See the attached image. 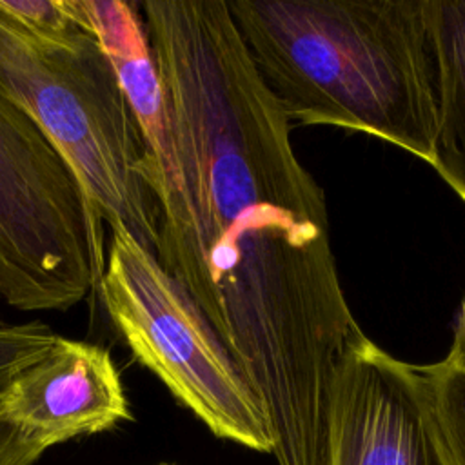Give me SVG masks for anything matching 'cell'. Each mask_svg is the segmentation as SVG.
<instances>
[{"mask_svg": "<svg viewBox=\"0 0 465 465\" xmlns=\"http://www.w3.org/2000/svg\"><path fill=\"white\" fill-rule=\"evenodd\" d=\"M438 134L430 167L465 203V0H430Z\"/></svg>", "mask_w": 465, "mask_h": 465, "instance_id": "9", "label": "cell"}, {"mask_svg": "<svg viewBox=\"0 0 465 465\" xmlns=\"http://www.w3.org/2000/svg\"><path fill=\"white\" fill-rule=\"evenodd\" d=\"M0 420L49 447L131 420L111 352L56 334L51 349L0 392Z\"/></svg>", "mask_w": 465, "mask_h": 465, "instance_id": "7", "label": "cell"}, {"mask_svg": "<svg viewBox=\"0 0 465 465\" xmlns=\"http://www.w3.org/2000/svg\"><path fill=\"white\" fill-rule=\"evenodd\" d=\"M0 11L15 22L44 35H64L82 27L71 0H0Z\"/></svg>", "mask_w": 465, "mask_h": 465, "instance_id": "12", "label": "cell"}, {"mask_svg": "<svg viewBox=\"0 0 465 465\" xmlns=\"http://www.w3.org/2000/svg\"><path fill=\"white\" fill-rule=\"evenodd\" d=\"M289 120L363 133L432 163L430 0H227Z\"/></svg>", "mask_w": 465, "mask_h": 465, "instance_id": "2", "label": "cell"}, {"mask_svg": "<svg viewBox=\"0 0 465 465\" xmlns=\"http://www.w3.org/2000/svg\"><path fill=\"white\" fill-rule=\"evenodd\" d=\"M105 263L82 189L38 125L0 94V302L20 312L69 311Z\"/></svg>", "mask_w": 465, "mask_h": 465, "instance_id": "5", "label": "cell"}, {"mask_svg": "<svg viewBox=\"0 0 465 465\" xmlns=\"http://www.w3.org/2000/svg\"><path fill=\"white\" fill-rule=\"evenodd\" d=\"M104 309L133 358L214 436L272 450L263 407L187 291L125 225L109 227L96 282Z\"/></svg>", "mask_w": 465, "mask_h": 465, "instance_id": "4", "label": "cell"}, {"mask_svg": "<svg viewBox=\"0 0 465 465\" xmlns=\"http://www.w3.org/2000/svg\"><path fill=\"white\" fill-rule=\"evenodd\" d=\"M47 449V443L22 434L0 420V465H33Z\"/></svg>", "mask_w": 465, "mask_h": 465, "instance_id": "13", "label": "cell"}, {"mask_svg": "<svg viewBox=\"0 0 465 465\" xmlns=\"http://www.w3.org/2000/svg\"><path fill=\"white\" fill-rule=\"evenodd\" d=\"M71 5L78 24L98 40L131 107L158 200L171 182L173 147L165 87L142 13L122 0H71Z\"/></svg>", "mask_w": 465, "mask_h": 465, "instance_id": "8", "label": "cell"}, {"mask_svg": "<svg viewBox=\"0 0 465 465\" xmlns=\"http://www.w3.org/2000/svg\"><path fill=\"white\" fill-rule=\"evenodd\" d=\"M0 94L20 107L73 171L93 225L122 223L147 249L158 236L145 145L98 40L84 27L36 33L0 11Z\"/></svg>", "mask_w": 465, "mask_h": 465, "instance_id": "3", "label": "cell"}, {"mask_svg": "<svg viewBox=\"0 0 465 465\" xmlns=\"http://www.w3.org/2000/svg\"><path fill=\"white\" fill-rule=\"evenodd\" d=\"M0 323H2V312H0Z\"/></svg>", "mask_w": 465, "mask_h": 465, "instance_id": "15", "label": "cell"}, {"mask_svg": "<svg viewBox=\"0 0 465 465\" xmlns=\"http://www.w3.org/2000/svg\"><path fill=\"white\" fill-rule=\"evenodd\" d=\"M56 332L44 322L0 323V392L20 371L47 354Z\"/></svg>", "mask_w": 465, "mask_h": 465, "instance_id": "11", "label": "cell"}, {"mask_svg": "<svg viewBox=\"0 0 465 465\" xmlns=\"http://www.w3.org/2000/svg\"><path fill=\"white\" fill-rule=\"evenodd\" d=\"M450 351L465 361V294L461 298V303H460V309H458V314H456Z\"/></svg>", "mask_w": 465, "mask_h": 465, "instance_id": "14", "label": "cell"}, {"mask_svg": "<svg viewBox=\"0 0 465 465\" xmlns=\"http://www.w3.org/2000/svg\"><path fill=\"white\" fill-rule=\"evenodd\" d=\"M327 465H452L420 365L367 334L351 343L334 372Z\"/></svg>", "mask_w": 465, "mask_h": 465, "instance_id": "6", "label": "cell"}, {"mask_svg": "<svg viewBox=\"0 0 465 465\" xmlns=\"http://www.w3.org/2000/svg\"><path fill=\"white\" fill-rule=\"evenodd\" d=\"M140 9L173 147L156 258L254 389L278 465H327L334 372L365 332L341 285L325 193L227 0Z\"/></svg>", "mask_w": 465, "mask_h": 465, "instance_id": "1", "label": "cell"}, {"mask_svg": "<svg viewBox=\"0 0 465 465\" xmlns=\"http://www.w3.org/2000/svg\"><path fill=\"white\" fill-rule=\"evenodd\" d=\"M420 369L449 458L452 465H465V361L449 349L445 358Z\"/></svg>", "mask_w": 465, "mask_h": 465, "instance_id": "10", "label": "cell"}]
</instances>
